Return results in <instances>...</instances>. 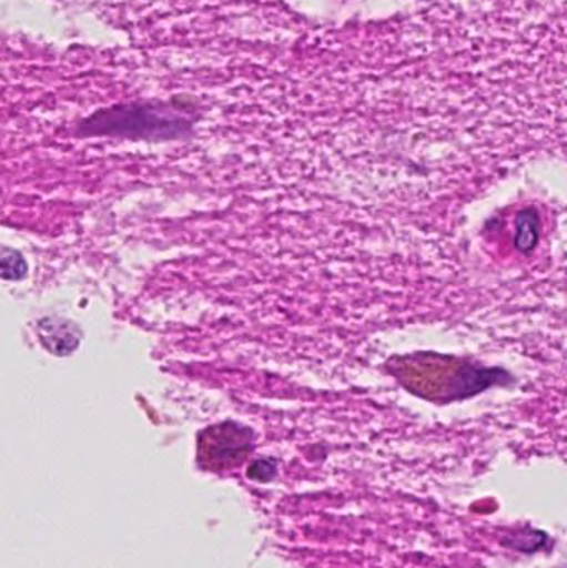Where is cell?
I'll return each instance as SVG.
<instances>
[{
    "instance_id": "cell-3",
    "label": "cell",
    "mask_w": 567,
    "mask_h": 568,
    "mask_svg": "<svg viewBox=\"0 0 567 568\" xmlns=\"http://www.w3.org/2000/svg\"><path fill=\"white\" fill-rule=\"evenodd\" d=\"M37 329L43 346L55 356H67L79 347L80 329L72 321L45 317L40 321Z\"/></svg>"
},
{
    "instance_id": "cell-4",
    "label": "cell",
    "mask_w": 567,
    "mask_h": 568,
    "mask_svg": "<svg viewBox=\"0 0 567 568\" xmlns=\"http://www.w3.org/2000/svg\"><path fill=\"white\" fill-rule=\"evenodd\" d=\"M516 236L515 245L516 248L522 253L535 252L536 246L539 242V215L536 210L526 209L516 215Z\"/></svg>"
},
{
    "instance_id": "cell-6",
    "label": "cell",
    "mask_w": 567,
    "mask_h": 568,
    "mask_svg": "<svg viewBox=\"0 0 567 568\" xmlns=\"http://www.w3.org/2000/svg\"><path fill=\"white\" fill-rule=\"evenodd\" d=\"M249 474L252 479L270 480L275 476V466L272 463H266V460H259V463L250 467Z\"/></svg>"
},
{
    "instance_id": "cell-1",
    "label": "cell",
    "mask_w": 567,
    "mask_h": 568,
    "mask_svg": "<svg viewBox=\"0 0 567 568\" xmlns=\"http://www.w3.org/2000/svg\"><path fill=\"white\" fill-rule=\"evenodd\" d=\"M189 122L162 105H117L89 116L80 125L83 135L163 140L185 135Z\"/></svg>"
},
{
    "instance_id": "cell-5",
    "label": "cell",
    "mask_w": 567,
    "mask_h": 568,
    "mask_svg": "<svg viewBox=\"0 0 567 568\" xmlns=\"http://www.w3.org/2000/svg\"><path fill=\"white\" fill-rule=\"evenodd\" d=\"M0 268H2V278L9 282H20L26 278L27 263L19 252L3 246L2 258H0Z\"/></svg>"
},
{
    "instance_id": "cell-2",
    "label": "cell",
    "mask_w": 567,
    "mask_h": 568,
    "mask_svg": "<svg viewBox=\"0 0 567 568\" xmlns=\"http://www.w3.org/2000/svg\"><path fill=\"white\" fill-rule=\"evenodd\" d=\"M253 446V434L239 424L225 423L210 427L200 437V457L205 466L223 469L242 463Z\"/></svg>"
}]
</instances>
